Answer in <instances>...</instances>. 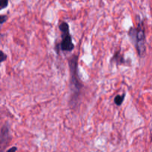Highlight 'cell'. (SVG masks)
I'll use <instances>...</instances> for the list:
<instances>
[{
	"mask_svg": "<svg viewBox=\"0 0 152 152\" xmlns=\"http://www.w3.org/2000/svg\"><path fill=\"white\" fill-rule=\"evenodd\" d=\"M129 37L132 42L140 57H143L146 52L145 45V29L142 27V24H139L137 28L132 27L129 31Z\"/></svg>",
	"mask_w": 152,
	"mask_h": 152,
	"instance_id": "6da1fadb",
	"label": "cell"
},
{
	"mask_svg": "<svg viewBox=\"0 0 152 152\" xmlns=\"http://www.w3.org/2000/svg\"><path fill=\"white\" fill-rule=\"evenodd\" d=\"M68 64H69L70 74H71L70 87L71 91L73 92L74 99H77L83 88V84L78 75V56L77 55H73L68 59Z\"/></svg>",
	"mask_w": 152,
	"mask_h": 152,
	"instance_id": "7a4b0ae2",
	"label": "cell"
},
{
	"mask_svg": "<svg viewBox=\"0 0 152 152\" xmlns=\"http://www.w3.org/2000/svg\"><path fill=\"white\" fill-rule=\"evenodd\" d=\"M59 30L62 33V40L59 44V48L64 52H71L74 49V44L72 42V37L70 34L69 25L67 22H62L59 25Z\"/></svg>",
	"mask_w": 152,
	"mask_h": 152,
	"instance_id": "3957f363",
	"label": "cell"
},
{
	"mask_svg": "<svg viewBox=\"0 0 152 152\" xmlns=\"http://www.w3.org/2000/svg\"><path fill=\"white\" fill-rule=\"evenodd\" d=\"M10 140L11 137L10 135L9 126L7 124L4 125L0 131V152L4 151Z\"/></svg>",
	"mask_w": 152,
	"mask_h": 152,
	"instance_id": "277c9868",
	"label": "cell"
},
{
	"mask_svg": "<svg viewBox=\"0 0 152 152\" xmlns=\"http://www.w3.org/2000/svg\"><path fill=\"white\" fill-rule=\"evenodd\" d=\"M115 62L117 64H123L125 62L124 57L123 55L120 53V51H117L114 53V56L112 57L111 59V62Z\"/></svg>",
	"mask_w": 152,
	"mask_h": 152,
	"instance_id": "5b68a950",
	"label": "cell"
},
{
	"mask_svg": "<svg viewBox=\"0 0 152 152\" xmlns=\"http://www.w3.org/2000/svg\"><path fill=\"white\" fill-rule=\"evenodd\" d=\"M125 96H126V94H123V95H117V96L114 97V103L117 105V106H120V105L123 104V101H124Z\"/></svg>",
	"mask_w": 152,
	"mask_h": 152,
	"instance_id": "8992f818",
	"label": "cell"
},
{
	"mask_svg": "<svg viewBox=\"0 0 152 152\" xmlns=\"http://www.w3.org/2000/svg\"><path fill=\"white\" fill-rule=\"evenodd\" d=\"M9 0H0V10L6 8L8 5Z\"/></svg>",
	"mask_w": 152,
	"mask_h": 152,
	"instance_id": "52a82bcc",
	"label": "cell"
},
{
	"mask_svg": "<svg viewBox=\"0 0 152 152\" xmlns=\"http://www.w3.org/2000/svg\"><path fill=\"white\" fill-rule=\"evenodd\" d=\"M7 56L2 51V50H0V63L4 62V61L7 59Z\"/></svg>",
	"mask_w": 152,
	"mask_h": 152,
	"instance_id": "ba28073f",
	"label": "cell"
},
{
	"mask_svg": "<svg viewBox=\"0 0 152 152\" xmlns=\"http://www.w3.org/2000/svg\"><path fill=\"white\" fill-rule=\"evenodd\" d=\"M7 20V16L6 15H0V25L4 24Z\"/></svg>",
	"mask_w": 152,
	"mask_h": 152,
	"instance_id": "9c48e42d",
	"label": "cell"
},
{
	"mask_svg": "<svg viewBox=\"0 0 152 152\" xmlns=\"http://www.w3.org/2000/svg\"><path fill=\"white\" fill-rule=\"evenodd\" d=\"M16 151H17V147L13 146V147H12V148H9V149L7 150L6 152H16Z\"/></svg>",
	"mask_w": 152,
	"mask_h": 152,
	"instance_id": "30bf717a",
	"label": "cell"
}]
</instances>
